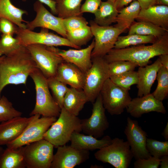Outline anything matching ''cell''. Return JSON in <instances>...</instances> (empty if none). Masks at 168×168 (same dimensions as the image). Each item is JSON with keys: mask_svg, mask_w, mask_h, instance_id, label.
I'll use <instances>...</instances> for the list:
<instances>
[{"mask_svg": "<svg viewBox=\"0 0 168 168\" xmlns=\"http://www.w3.org/2000/svg\"><path fill=\"white\" fill-rule=\"evenodd\" d=\"M87 102L83 90L71 87L64 96L63 107L70 113L77 116Z\"/></svg>", "mask_w": 168, "mask_h": 168, "instance_id": "24", "label": "cell"}, {"mask_svg": "<svg viewBox=\"0 0 168 168\" xmlns=\"http://www.w3.org/2000/svg\"><path fill=\"white\" fill-rule=\"evenodd\" d=\"M160 166L161 168H168V155L163 156L160 159Z\"/></svg>", "mask_w": 168, "mask_h": 168, "instance_id": "48", "label": "cell"}, {"mask_svg": "<svg viewBox=\"0 0 168 168\" xmlns=\"http://www.w3.org/2000/svg\"><path fill=\"white\" fill-rule=\"evenodd\" d=\"M126 109L127 113L135 118L152 112L164 114L166 113L162 101L156 99L152 93L132 99Z\"/></svg>", "mask_w": 168, "mask_h": 168, "instance_id": "17", "label": "cell"}, {"mask_svg": "<svg viewBox=\"0 0 168 168\" xmlns=\"http://www.w3.org/2000/svg\"><path fill=\"white\" fill-rule=\"evenodd\" d=\"M4 150V149H3L2 147L0 146V156L3 153Z\"/></svg>", "mask_w": 168, "mask_h": 168, "instance_id": "51", "label": "cell"}, {"mask_svg": "<svg viewBox=\"0 0 168 168\" xmlns=\"http://www.w3.org/2000/svg\"><path fill=\"white\" fill-rule=\"evenodd\" d=\"M160 159L151 156L147 159L136 160L134 163V168H158L160 165Z\"/></svg>", "mask_w": 168, "mask_h": 168, "instance_id": "41", "label": "cell"}, {"mask_svg": "<svg viewBox=\"0 0 168 168\" xmlns=\"http://www.w3.org/2000/svg\"><path fill=\"white\" fill-rule=\"evenodd\" d=\"M89 24L95 41L91 58L103 57L114 48L118 37L123 31L114 26H100L93 20Z\"/></svg>", "mask_w": 168, "mask_h": 168, "instance_id": "10", "label": "cell"}, {"mask_svg": "<svg viewBox=\"0 0 168 168\" xmlns=\"http://www.w3.org/2000/svg\"><path fill=\"white\" fill-rule=\"evenodd\" d=\"M26 10L21 9L14 5L10 0H0V18L7 19L13 23L18 27L26 28L24 22L23 15L27 14Z\"/></svg>", "mask_w": 168, "mask_h": 168, "instance_id": "27", "label": "cell"}, {"mask_svg": "<svg viewBox=\"0 0 168 168\" xmlns=\"http://www.w3.org/2000/svg\"><path fill=\"white\" fill-rule=\"evenodd\" d=\"M55 77L71 87L82 89L85 73L75 65L64 61L58 65Z\"/></svg>", "mask_w": 168, "mask_h": 168, "instance_id": "19", "label": "cell"}, {"mask_svg": "<svg viewBox=\"0 0 168 168\" xmlns=\"http://www.w3.org/2000/svg\"><path fill=\"white\" fill-rule=\"evenodd\" d=\"M35 114L22 133L17 138L6 145L7 147L16 149L43 139L44 135L57 120V117Z\"/></svg>", "mask_w": 168, "mask_h": 168, "instance_id": "12", "label": "cell"}, {"mask_svg": "<svg viewBox=\"0 0 168 168\" xmlns=\"http://www.w3.org/2000/svg\"><path fill=\"white\" fill-rule=\"evenodd\" d=\"M157 38L152 35H142L136 34H128L126 36H119L115 44V49H121L147 43L155 42Z\"/></svg>", "mask_w": 168, "mask_h": 168, "instance_id": "31", "label": "cell"}, {"mask_svg": "<svg viewBox=\"0 0 168 168\" xmlns=\"http://www.w3.org/2000/svg\"><path fill=\"white\" fill-rule=\"evenodd\" d=\"M37 68L26 46L21 45L11 54L2 55L0 60V98L8 85H26L29 76Z\"/></svg>", "mask_w": 168, "mask_h": 168, "instance_id": "1", "label": "cell"}, {"mask_svg": "<svg viewBox=\"0 0 168 168\" xmlns=\"http://www.w3.org/2000/svg\"><path fill=\"white\" fill-rule=\"evenodd\" d=\"M22 113L16 110L7 98L2 96L0 98V122L6 121L13 118L21 116Z\"/></svg>", "mask_w": 168, "mask_h": 168, "instance_id": "37", "label": "cell"}, {"mask_svg": "<svg viewBox=\"0 0 168 168\" xmlns=\"http://www.w3.org/2000/svg\"><path fill=\"white\" fill-rule=\"evenodd\" d=\"M32 59L46 78L55 77L58 67L64 61L58 54L59 49L40 44H31L26 46Z\"/></svg>", "mask_w": 168, "mask_h": 168, "instance_id": "6", "label": "cell"}, {"mask_svg": "<svg viewBox=\"0 0 168 168\" xmlns=\"http://www.w3.org/2000/svg\"><path fill=\"white\" fill-rule=\"evenodd\" d=\"M2 56H1L0 57V60H1V59L2 58Z\"/></svg>", "mask_w": 168, "mask_h": 168, "instance_id": "54", "label": "cell"}, {"mask_svg": "<svg viewBox=\"0 0 168 168\" xmlns=\"http://www.w3.org/2000/svg\"><path fill=\"white\" fill-rule=\"evenodd\" d=\"M124 133L136 160L147 159L151 156L146 147L147 133L139 125L137 121L128 117Z\"/></svg>", "mask_w": 168, "mask_h": 168, "instance_id": "14", "label": "cell"}, {"mask_svg": "<svg viewBox=\"0 0 168 168\" xmlns=\"http://www.w3.org/2000/svg\"><path fill=\"white\" fill-rule=\"evenodd\" d=\"M102 1L101 0H86L81 6L80 12H89L94 14L98 9Z\"/></svg>", "mask_w": 168, "mask_h": 168, "instance_id": "43", "label": "cell"}, {"mask_svg": "<svg viewBox=\"0 0 168 168\" xmlns=\"http://www.w3.org/2000/svg\"><path fill=\"white\" fill-rule=\"evenodd\" d=\"M15 34L20 44L25 46L40 44L50 46H66L76 49L81 48L71 43L67 38L49 32V29L45 28H42L40 32H37L18 27Z\"/></svg>", "mask_w": 168, "mask_h": 168, "instance_id": "9", "label": "cell"}, {"mask_svg": "<svg viewBox=\"0 0 168 168\" xmlns=\"http://www.w3.org/2000/svg\"><path fill=\"white\" fill-rule=\"evenodd\" d=\"M81 131V119L63 107L61 109L58 119L45 133L43 139L57 148L70 141L74 132Z\"/></svg>", "mask_w": 168, "mask_h": 168, "instance_id": "3", "label": "cell"}, {"mask_svg": "<svg viewBox=\"0 0 168 168\" xmlns=\"http://www.w3.org/2000/svg\"><path fill=\"white\" fill-rule=\"evenodd\" d=\"M163 137L166 141L168 140V122L163 132L161 133Z\"/></svg>", "mask_w": 168, "mask_h": 168, "instance_id": "49", "label": "cell"}, {"mask_svg": "<svg viewBox=\"0 0 168 168\" xmlns=\"http://www.w3.org/2000/svg\"><path fill=\"white\" fill-rule=\"evenodd\" d=\"M133 0H116L114 4L116 9L119 11L124 6L128 5Z\"/></svg>", "mask_w": 168, "mask_h": 168, "instance_id": "46", "label": "cell"}, {"mask_svg": "<svg viewBox=\"0 0 168 168\" xmlns=\"http://www.w3.org/2000/svg\"><path fill=\"white\" fill-rule=\"evenodd\" d=\"M118 12L114 2L109 1L101 2L98 9L94 14V21L101 26H110L112 23L116 22Z\"/></svg>", "mask_w": 168, "mask_h": 168, "instance_id": "28", "label": "cell"}, {"mask_svg": "<svg viewBox=\"0 0 168 168\" xmlns=\"http://www.w3.org/2000/svg\"><path fill=\"white\" fill-rule=\"evenodd\" d=\"M54 146L43 139L24 146V155L27 168H50Z\"/></svg>", "mask_w": 168, "mask_h": 168, "instance_id": "11", "label": "cell"}, {"mask_svg": "<svg viewBox=\"0 0 168 168\" xmlns=\"http://www.w3.org/2000/svg\"><path fill=\"white\" fill-rule=\"evenodd\" d=\"M156 79L157 85L152 94L156 99L162 101L168 95V70L162 66L158 72Z\"/></svg>", "mask_w": 168, "mask_h": 168, "instance_id": "33", "label": "cell"}, {"mask_svg": "<svg viewBox=\"0 0 168 168\" xmlns=\"http://www.w3.org/2000/svg\"><path fill=\"white\" fill-rule=\"evenodd\" d=\"M47 80L54 99L62 109L63 107L64 96L69 88L67 87V85L58 80L55 77L47 78Z\"/></svg>", "mask_w": 168, "mask_h": 168, "instance_id": "34", "label": "cell"}, {"mask_svg": "<svg viewBox=\"0 0 168 168\" xmlns=\"http://www.w3.org/2000/svg\"><path fill=\"white\" fill-rule=\"evenodd\" d=\"M57 148L50 168H73L89 158V151L79 150L65 145Z\"/></svg>", "mask_w": 168, "mask_h": 168, "instance_id": "16", "label": "cell"}, {"mask_svg": "<svg viewBox=\"0 0 168 168\" xmlns=\"http://www.w3.org/2000/svg\"><path fill=\"white\" fill-rule=\"evenodd\" d=\"M109 78L115 84L128 91L132 85H137L138 82L137 72L134 70L118 75L111 76Z\"/></svg>", "mask_w": 168, "mask_h": 168, "instance_id": "35", "label": "cell"}, {"mask_svg": "<svg viewBox=\"0 0 168 168\" xmlns=\"http://www.w3.org/2000/svg\"><path fill=\"white\" fill-rule=\"evenodd\" d=\"M10 21L3 18H0V32L3 34L13 35L17 31L18 26H16Z\"/></svg>", "mask_w": 168, "mask_h": 168, "instance_id": "42", "label": "cell"}, {"mask_svg": "<svg viewBox=\"0 0 168 168\" xmlns=\"http://www.w3.org/2000/svg\"><path fill=\"white\" fill-rule=\"evenodd\" d=\"M128 90L114 83L109 78L100 91L104 107L111 115L122 113L132 100Z\"/></svg>", "mask_w": 168, "mask_h": 168, "instance_id": "8", "label": "cell"}, {"mask_svg": "<svg viewBox=\"0 0 168 168\" xmlns=\"http://www.w3.org/2000/svg\"><path fill=\"white\" fill-rule=\"evenodd\" d=\"M112 139L108 136H104L100 139H98L93 136L85 135L75 132L72 134L70 141V146L79 150H94L99 149L109 145Z\"/></svg>", "mask_w": 168, "mask_h": 168, "instance_id": "22", "label": "cell"}, {"mask_svg": "<svg viewBox=\"0 0 168 168\" xmlns=\"http://www.w3.org/2000/svg\"><path fill=\"white\" fill-rule=\"evenodd\" d=\"M141 9H145L156 5V0H137Z\"/></svg>", "mask_w": 168, "mask_h": 168, "instance_id": "45", "label": "cell"}, {"mask_svg": "<svg viewBox=\"0 0 168 168\" xmlns=\"http://www.w3.org/2000/svg\"><path fill=\"white\" fill-rule=\"evenodd\" d=\"M19 40L10 35L2 34L0 39V50L2 54L9 55L20 48Z\"/></svg>", "mask_w": 168, "mask_h": 168, "instance_id": "38", "label": "cell"}, {"mask_svg": "<svg viewBox=\"0 0 168 168\" xmlns=\"http://www.w3.org/2000/svg\"><path fill=\"white\" fill-rule=\"evenodd\" d=\"M90 26L67 32V38L73 44L81 47L86 44L93 37Z\"/></svg>", "mask_w": 168, "mask_h": 168, "instance_id": "32", "label": "cell"}, {"mask_svg": "<svg viewBox=\"0 0 168 168\" xmlns=\"http://www.w3.org/2000/svg\"><path fill=\"white\" fill-rule=\"evenodd\" d=\"M141 9L137 0L132 1L129 5L119 11L116 22L114 26L124 32L129 29L137 17Z\"/></svg>", "mask_w": 168, "mask_h": 168, "instance_id": "25", "label": "cell"}, {"mask_svg": "<svg viewBox=\"0 0 168 168\" xmlns=\"http://www.w3.org/2000/svg\"><path fill=\"white\" fill-rule=\"evenodd\" d=\"M92 64L85 73L83 90L88 102L92 103L100 94L106 81L110 77L108 63L103 57L91 58Z\"/></svg>", "mask_w": 168, "mask_h": 168, "instance_id": "7", "label": "cell"}, {"mask_svg": "<svg viewBox=\"0 0 168 168\" xmlns=\"http://www.w3.org/2000/svg\"><path fill=\"white\" fill-rule=\"evenodd\" d=\"M27 0H22L23 2H25ZM43 4L47 5L50 9L52 13L54 15H57V13L56 8V2L52 0H37Z\"/></svg>", "mask_w": 168, "mask_h": 168, "instance_id": "44", "label": "cell"}, {"mask_svg": "<svg viewBox=\"0 0 168 168\" xmlns=\"http://www.w3.org/2000/svg\"><path fill=\"white\" fill-rule=\"evenodd\" d=\"M159 56L162 66L168 70V54H162Z\"/></svg>", "mask_w": 168, "mask_h": 168, "instance_id": "47", "label": "cell"}, {"mask_svg": "<svg viewBox=\"0 0 168 168\" xmlns=\"http://www.w3.org/2000/svg\"><path fill=\"white\" fill-rule=\"evenodd\" d=\"M95 45L94 39L87 47L83 49H59L58 54L64 61L72 63L86 73L92 64L91 53Z\"/></svg>", "mask_w": 168, "mask_h": 168, "instance_id": "20", "label": "cell"}, {"mask_svg": "<svg viewBox=\"0 0 168 168\" xmlns=\"http://www.w3.org/2000/svg\"><path fill=\"white\" fill-rule=\"evenodd\" d=\"M162 66L159 58L152 64L139 67L137 71L138 82V97L150 93L151 87L156 78L158 72Z\"/></svg>", "mask_w": 168, "mask_h": 168, "instance_id": "21", "label": "cell"}, {"mask_svg": "<svg viewBox=\"0 0 168 168\" xmlns=\"http://www.w3.org/2000/svg\"><path fill=\"white\" fill-rule=\"evenodd\" d=\"M63 22L66 32L84 27L87 26L88 23L82 15L74 16L63 19Z\"/></svg>", "mask_w": 168, "mask_h": 168, "instance_id": "40", "label": "cell"}, {"mask_svg": "<svg viewBox=\"0 0 168 168\" xmlns=\"http://www.w3.org/2000/svg\"><path fill=\"white\" fill-rule=\"evenodd\" d=\"M167 30L149 22L139 21L134 22L129 28L128 34L152 35L158 38L164 35Z\"/></svg>", "mask_w": 168, "mask_h": 168, "instance_id": "29", "label": "cell"}, {"mask_svg": "<svg viewBox=\"0 0 168 168\" xmlns=\"http://www.w3.org/2000/svg\"><path fill=\"white\" fill-rule=\"evenodd\" d=\"M83 0H55L56 8L58 17L64 19L82 15L80 12Z\"/></svg>", "mask_w": 168, "mask_h": 168, "instance_id": "30", "label": "cell"}, {"mask_svg": "<svg viewBox=\"0 0 168 168\" xmlns=\"http://www.w3.org/2000/svg\"><path fill=\"white\" fill-rule=\"evenodd\" d=\"M147 148L151 156L160 159L168 155V141H160L152 138H147Z\"/></svg>", "mask_w": 168, "mask_h": 168, "instance_id": "36", "label": "cell"}, {"mask_svg": "<svg viewBox=\"0 0 168 168\" xmlns=\"http://www.w3.org/2000/svg\"><path fill=\"white\" fill-rule=\"evenodd\" d=\"M35 86L36 103L30 116L58 117L61 109L50 94L47 78L37 68L30 75Z\"/></svg>", "mask_w": 168, "mask_h": 168, "instance_id": "4", "label": "cell"}, {"mask_svg": "<svg viewBox=\"0 0 168 168\" xmlns=\"http://www.w3.org/2000/svg\"><path fill=\"white\" fill-rule=\"evenodd\" d=\"M106 0L114 2L116 0Z\"/></svg>", "mask_w": 168, "mask_h": 168, "instance_id": "52", "label": "cell"}, {"mask_svg": "<svg viewBox=\"0 0 168 168\" xmlns=\"http://www.w3.org/2000/svg\"><path fill=\"white\" fill-rule=\"evenodd\" d=\"M33 9L36 13L34 19L26 23V28L33 30L41 27L53 30L62 37L66 38V31L63 24V19L54 16L49 11L43 4L38 1L33 4Z\"/></svg>", "mask_w": 168, "mask_h": 168, "instance_id": "15", "label": "cell"}, {"mask_svg": "<svg viewBox=\"0 0 168 168\" xmlns=\"http://www.w3.org/2000/svg\"><path fill=\"white\" fill-rule=\"evenodd\" d=\"M35 115L27 118L19 116L1 122L0 124V145H6L22 133Z\"/></svg>", "mask_w": 168, "mask_h": 168, "instance_id": "18", "label": "cell"}, {"mask_svg": "<svg viewBox=\"0 0 168 168\" xmlns=\"http://www.w3.org/2000/svg\"><path fill=\"white\" fill-rule=\"evenodd\" d=\"M24 146L16 149L7 147L0 156V168L26 167Z\"/></svg>", "mask_w": 168, "mask_h": 168, "instance_id": "26", "label": "cell"}, {"mask_svg": "<svg viewBox=\"0 0 168 168\" xmlns=\"http://www.w3.org/2000/svg\"><path fill=\"white\" fill-rule=\"evenodd\" d=\"M53 0V1H55V0Z\"/></svg>", "mask_w": 168, "mask_h": 168, "instance_id": "55", "label": "cell"}, {"mask_svg": "<svg viewBox=\"0 0 168 168\" xmlns=\"http://www.w3.org/2000/svg\"><path fill=\"white\" fill-rule=\"evenodd\" d=\"M136 20L149 22L168 30V6L155 5L141 9Z\"/></svg>", "mask_w": 168, "mask_h": 168, "instance_id": "23", "label": "cell"}, {"mask_svg": "<svg viewBox=\"0 0 168 168\" xmlns=\"http://www.w3.org/2000/svg\"><path fill=\"white\" fill-rule=\"evenodd\" d=\"M94 156L97 160L116 168H128L133 158L128 142L118 138L112 139L109 145L99 149Z\"/></svg>", "mask_w": 168, "mask_h": 168, "instance_id": "5", "label": "cell"}, {"mask_svg": "<svg viewBox=\"0 0 168 168\" xmlns=\"http://www.w3.org/2000/svg\"><path fill=\"white\" fill-rule=\"evenodd\" d=\"M137 67L138 65L135 63L128 61L118 60L112 62L108 63L110 76L118 75L134 70Z\"/></svg>", "mask_w": 168, "mask_h": 168, "instance_id": "39", "label": "cell"}, {"mask_svg": "<svg viewBox=\"0 0 168 168\" xmlns=\"http://www.w3.org/2000/svg\"><path fill=\"white\" fill-rule=\"evenodd\" d=\"M166 54H168V32L158 38L151 45L113 48L103 58L108 63L118 60L128 61L138 66L144 67L148 65L152 58Z\"/></svg>", "mask_w": 168, "mask_h": 168, "instance_id": "2", "label": "cell"}, {"mask_svg": "<svg viewBox=\"0 0 168 168\" xmlns=\"http://www.w3.org/2000/svg\"><path fill=\"white\" fill-rule=\"evenodd\" d=\"M156 5L168 6V0H156Z\"/></svg>", "mask_w": 168, "mask_h": 168, "instance_id": "50", "label": "cell"}, {"mask_svg": "<svg viewBox=\"0 0 168 168\" xmlns=\"http://www.w3.org/2000/svg\"><path fill=\"white\" fill-rule=\"evenodd\" d=\"M2 55V54L0 50V57Z\"/></svg>", "mask_w": 168, "mask_h": 168, "instance_id": "53", "label": "cell"}, {"mask_svg": "<svg viewBox=\"0 0 168 168\" xmlns=\"http://www.w3.org/2000/svg\"><path fill=\"white\" fill-rule=\"evenodd\" d=\"M105 110L100 93L93 103L90 117L81 120L82 131L86 135H91L97 138L102 137L109 125Z\"/></svg>", "mask_w": 168, "mask_h": 168, "instance_id": "13", "label": "cell"}]
</instances>
